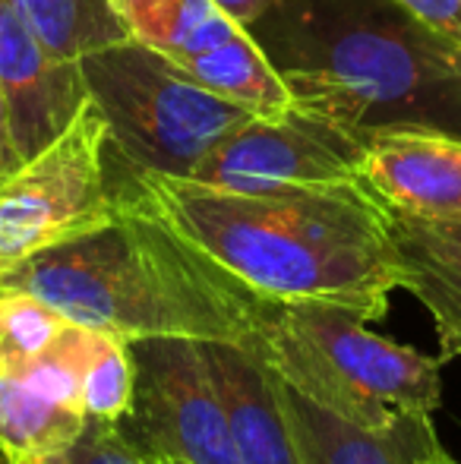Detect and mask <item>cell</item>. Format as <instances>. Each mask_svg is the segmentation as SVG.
Segmentation results:
<instances>
[{
  "label": "cell",
  "instance_id": "6da1fadb",
  "mask_svg": "<svg viewBox=\"0 0 461 464\" xmlns=\"http://www.w3.org/2000/svg\"><path fill=\"white\" fill-rule=\"evenodd\" d=\"M127 193L193 250L265 300H326L382 319L401 287L386 206L363 184L228 189L130 174Z\"/></svg>",
  "mask_w": 461,
  "mask_h": 464
},
{
  "label": "cell",
  "instance_id": "7a4b0ae2",
  "mask_svg": "<svg viewBox=\"0 0 461 464\" xmlns=\"http://www.w3.org/2000/svg\"><path fill=\"white\" fill-rule=\"evenodd\" d=\"M250 32L307 114L461 136V38L395 0H275Z\"/></svg>",
  "mask_w": 461,
  "mask_h": 464
},
{
  "label": "cell",
  "instance_id": "3957f363",
  "mask_svg": "<svg viewBox=\"0 0 461 464\" xmlns=\"http://www.w3.org/2000/svg\"><path fill=\"white\" fill-rule=\"evenodd\" d=\"M0 285L127 342L190 338L246 348L263 304L127 193H117L108 225L23 259Z\"/></svg>",
  "mask_w": 461,
  "mask_h": 464
},
{
  "label": "cell",
  "instance_id": "277c9868",
  "mask_svg": "<svg viewBox=\"0 0 461 464\" xmlns=\"http://www.w3.org/2000/svg\"><path fill=\"white\" fill-rule=\"evenodd\" d=\"M282 382L360 430H392L433 417L443 401V361L367 332L363 319L326 300H265L253 338Z\"/></svg>",
  "mask_w": 461,
  "mask_h": 464
},
{
  "label": "cell",
  "instance_id": "5b68a950",
  "mask_svg": "<svg viewBox=\"0 0 461 464\" xmlns=\"http://www.w3.org/2000/svg\"><path fill=\"white\" fill-rule=\"evenodd\" d=\"M86 92L108 127V152L133 174L193 178L253 111L216 95L133 38L80 57Z\"/></svg>",
  "mask_w": 461,
  "mask_h": 464
},
{
  "label": "cell",
  "instance_id": "8992f818",
  "mask_svg": "<svg viewBox=\"0 0 461 464\" xmlns=\"http://www.w3.org/2000/svg\"><path fill=\"white\" fill-rule=\"evenodd\" d=\"M114 215L108 127L89 98L51 146L0 180V276L48 246L108 225Z\"/></svg>",
  "mask_w": 461,
  "mask_h": 464
},
{
  "label": "cell",
  "instance_id": "52a82bcc",
  "mask_svg": "<svg viewBox=\"0 0 461 464\" xmlns=\"http://www.w3.org/2000/svg\"><path fill=\"white\" fill-rule=\"evenodd\" d=\"M127 38L253 114L294 108L288 86L246 25L216 0H108Z\"/></svg>",
  "mask_w": 461,
  "mask_h": 464
},
{
  "label": "cell",
  "instance_id": "ba28073f",
  "mask_svg": "<svg viewBox=\"0 0 461 464\" xmlns=\"http://www.w3.org/2000/svg\"><path fill=\"white\" fill-rule=\"evenodd\" d=\"M130 351L136 395L123 430L142 446L184 464H240L203 342L133 338Z\"/></svg>",
  "mask_w": 461,
  "mask_h": 464
},
{
  "label": "cell",
  "instance_id": "9c48e42d",
  "mask_svg": "<svg viewBox=\"0 0 461 464\" xmlns=\"http://www.w3.org/2000/svg\"><path fill=\"white\" fill-rule=\"evenodd\" d=\"M367 136L301 108L253 114L206 155L193 180L246 193L360 184Z\"/></svg>",
  "mask_w": 461,
  "mask_h": 464
},
{
  "label": "cell",
  "instance_id": "30bf717a",
  "mask_svg": "<svg viewBox=\"0 0 461 464\" xmlns=\"http://www.w3.org/2000/svg\"><path fill=\"white\" fill-rule=\"evenodd\" d=\"M95 329L70 323L25 372H0V464H38L63 455L86 427L80 376Z\"/></svg>",
  "mask_w": 461,
  "mask_h": 464
},
{
  "label": "cell",
  "instance_id": "8fae6325",
  "mask_svg": "<svg viewBox=\"0 0 461 464\" xmlns=\"http://www.w3.org/2000/svg\"><path fill=\"white\" fill-rule=\"evenodd\" d=\"M0 92L19 161L51 146L89 102L80 63L57 57L6 0H0Z\"/></svg>",
  "mask_w": 461,
  "mask_h": 464
},
{
  "label": "cell",
  "instance_id": "7c38bea8",
  "mask_svg": "<svg viewBox=\"0 0 461 464\" xmlns=\"http://www.w3.org/2000/svg\"><path fill=\"white\" fill-rule=\"evenodd\" d=\"M360 184L395 212L461 215V136L424 127L373 130L360 159Z\"/></svg>",
  "mask_w": 461,
  "mask_h": 464
},
{
  "label": "cell",
  "instance_id": "4fadbf2b",
  "mask_svg": "<svg viewBox=\"0 0 461 464\" xmlns=\"http://www.w3.org/2000/svg\"><path fill=\"white\" fill-rule=\"evenodd\" d=\"M209 372L225 401L240 464H303L288 414L278 398V379L250 348L203 342Z\"/></svg>",
  "mask_w": 461,
  "mask_h": 464
},
{
  "label": "cell",
  "instance_id": "5bb4252c",
  "mask_svg": "<svg viewBox=\"0 0 461 464\" xmlns=\"http://www.w3.org/2000/svg\"><path fill=\"white\" fill-rule=\"evenodd\" d=\"M386 225L401 287L424 304L437 325L439 361L461 357V215L420 218L386 206Z\"/></svg>",
  "mask_w": 461,
  "mask_h": 464
},
{
  "label": "cell",
  "instance_id": "9a60e30c",
  "mask_svg": "<svg viewBox=\"0 0 461 464\" xmlns=\"http://www.w3.org/2000/svg\"><path fill=\"white\" fill-rule=\"evenodd\" d=\"M278 398L303 464H424L446 455L430 417L401 420L392 430H360L322 411L282 379Z\"/></svg>",
  "mask_w": 461,
  "mask_h": 464
},
{
  "label": "cell",
  "instance_id": "2e32d148",
  "mask_svg": "<svg viewBox=\"0 0 461 464\" xmlns=\"http://www.w3.org/2000/svg\"><path fill=\"white\" fill-rule=\"evenodd\" d=\"M32 32L63 61L127 38L108 0H6Z\"/></svg>",
  "mask_w": 461,
  "mask_h": 464
},
{
  "label": "cell",
  "instance_id": "e0dca14e",
  "mask_svg": "<svg viewBox=\"0 0 461 464\" xmlns=\"http://www.w3.org/2000/svg\"><path fill=\"white\" fill-rule=\"evenodd\" d=\"M67 325L70 319L42 297L0 285V372H25Z\"/></svg>",
  "mask_w": 461,
  "mask_h": 464
},
{
  "label": "cell",
  "instance_id": "ac0fdd59",
  "mask_svg": "<svg viewBox=\"0 0 461 464\" xmlns=\"http://www.w3.org/2000/svg\"><path fill=\"white\" fill-rule=\"evenodd\" d=\"M136 363L130 342L111 332H95L92 351L82 363L80 404L86 417L123 423L133 411Z\"/></svg>",
  "mask_w": 461,
  "mask_h": 464
},
{
  "label": "cell",
  "instance_id": "d6986e66",
  "mask_svg": "<svg viewBox=\"0 0 461 464\" xmlns=\"http://www.w3.org/2000/svg\"><path fill=\"white\" fill-rule=\"evenodd\" d=\"M67 464H184L171 455L136 442L123 423L89 417L76 442L61 455Z\"/></svg>",
  "mask_w": 461,
  "mask_h": 464
},
{
  "label": "cell",
  "instance_id": "ffe728a7",
  "mask_svg": "<svg viewBox=\"0 0 461 464\" xmlns=\"http://www.w3.org/2000/svg\"><path fill=\"white\" fill-rule=\"evenodd\" d=\"M395 4L405 6L408 13L424 19L433 29L461 38V0H395Z\"/></svg>",
  "mask_w": 461,
  "mask_h": 464
},
{
  "label": "cell",
  "instance_id": "44dd1931",
  "mask_svg": "<svg viewBox=\"0 0 461 464\" xmlns=\"http://www.w3.org/2000/svg\"><path fill=\"white\" fill-rule=\"evenodd\" d=\"M216 4L222 6L225 13H231L240 25H246V29H250L256 19H263L265 13L275 6V0H216Z\"/></svg>",
  "mask_w": 461,
  "mask_h": 464
},
{
  "label": "cell",
  "instance_id": "7402d4cb",
  "mask_svg": "<svg viewBox=\"0 0 461 464\" xmlns=\"http://www.w3.org/2000/svg\"><path fill=\"white\" fill-rule=\"evenodd\" d=\"M19 165L23 161H19L16 146L10 140V121H6V104H4V92H0V180L10 178Z\"/></svg>",
  "mask_w": 461,
  "mask_h": 464
},
{
  "label": "cell",
  "instance_id": "603a6c76",
  "mask_svg": "<svg viewBox=\"0 0 461 464\" xmlns=\"http://www.w3.org/2000/svg\"><path fill=\"white\" fill-rule=\"evenodd\" d=\"M424 464H456L449 459V455H443V459H430V461H424Z\"/></svg>",
  "mask_w": 461,
  "mask_h": 464
},
{
  "label": "cell",
  "instance_id": "cb8c5ba5",
  "mask_svg": "<svg viewBox=\"0 0 461 464\" xmlns=\"http://www.w3.org/2000/svg\"><path fill=\"white\" fill-rule=\"evenodd\" d=\"M38 464H67V461H63V459H61V455H57V459H48V461H38Z\"/></svg>",
  "mask_w": 461,
  "mask_h": 464
}]
</instances>
